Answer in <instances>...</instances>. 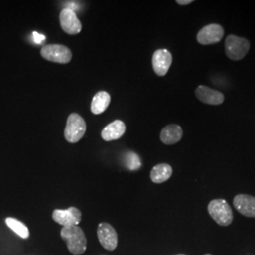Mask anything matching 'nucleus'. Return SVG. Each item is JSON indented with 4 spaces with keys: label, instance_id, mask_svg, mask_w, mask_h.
I'll return each instance as SVG.
<instances>
[{
    "label": "nucleus",
    "instance_id": "6",
    "mask_svg": "<svg viewBox=\"0 0 255 255\" xmlns=\"http://www.w3.org/2000/svg\"><path fill=\"white\" fill-rule=\"evenodd\" d=\"M224 36V29L218 24H210L202 27L197 34V41L201 45H213L221 41Z\"/></svg>",
    "mask_w": 255,
    "mask_h": 255
},
{
    "label": "nucleus",
    "instance_id": "10",
    "mask_svg": "<svg viewBox=\"0 0 255 255\" xmlns=\"http://www.w3.org/2000/svg\"><path fill=\"white\" fill-rule=\"evenodd\" d=\"M172 64V55L167 49H158L152 56V67L158 76H165Z\"/></svg>",
    "mask_w": 255,
    "mask_h": 255
},
{
    "label": "nucleus",
    "instance_id": "2",
    "mask_svg": "<svg viewBox=\"0 0 255 255\" xmlns=\"http://www.w3.org/2000/svg\"><path fill=\"white\" fill-rule=\"evenodd\" d=\"M208 213L220 226H229L234 219L233 211L225 200H213L208 204Z\"/></svg>",
    "mask_w": 255,
    "mask_h": 255
},
{
    "label": "nucleus",
    "instance_id": "9",
    "mask_svg": "<svg viewBox=\"0 0 255 255\" xmlns=\"http://www.w3.org/2000/svg\"><path fill=\"white\" fill-rule=\"evenodd\" d=\"M60 23L63 30L67 34L75 35L82 31V23L72 9L66 8L61 11Z\"/></svg>",
    "mask_w": 255,
    "mask_h": 255
},
{
    "label": "nucleus",
    "instance_id": "22",
    "mask_svg": "<svg viewBox=\"0 0 255 255\" xmlns=\"http://www.w3.org/2000/svg\"></svg>",
    "mask_w": 255,
    "mask_h": 255
},
{
    "label": "nucleus",
    "instance_id": "14",
    "mask_svg": "<svg viewBox=\"0 0 255 255\" xmlns=\"http://www.w3.org/2000/svg\"><path fill=\"white\" fill-rule=\"evenodd\" d=\"M161 141L165 145H174L182 137V128L179 125H167L161 131Z\"/></svg>",
    "mask_w": 255,
    "mask_h": 255
},
{
    "label": "nucleus",
    "instance_id": "13",
    "mask_svg": "<svg viewBox=\"0 0 255 255\" xmlns=\"http://www.w3.org/2000/svg\"><path fill=\"white\" fill-rule=\"evenodd\" d=\"M126 131V125L121 120H115L104 128L101 131V137L105 141L118 140L123 136Z\"/></svg>",
    "mask_w": 255,
    "mask_h": 255
},
{
    "label": "nucleus",
    "instance_id": "11",
    "mask_svg": "<svg viewBox=\"0 0 255 255\" xmlns=\"http://www.w3.org/2000/svg\"><path fill=\"white\" fill-rule=\"evenodd\" d=\"M235 208L243 216L255 218V198L246 194L237 195L234 199Z\"/></svg>",
    "mask_w": 255,
    "mask_h": 255
},
{
    "label": "nucleus",
    "instance_id": "7",
    "mask_svg": "<svg viewBox=\"0 0 255 255\" xmlns=\"http://www.w3.org/2000/svg\"><path fill=\"white\" fill-rule=\"evenodd\" d=\"M52 218L55 222L63 227L78 226L82 221V212L76 207H70L66 210L56 209L52 214Z\"/></svg>",
    "mask_w": 255,
    "mask_h": 255
},
{
    "label": "nucleus",
    "instance_id": "12",
    "mask_svg": "<svg viewBox=\"0 0 255 255\" xmlns=\"http://www.w3.org/2000/svg\"><path fill=\"white\" fill-rule=\"evenodd\" d=\"M196 96L201 102L208 105H220L224 101V95L221 92L204 85H200L196 89Z\"/></svg>",
    "mask_w": 255,
    "mask_h": 255
},
{
    "label": "nucleus",
    "instance_id": "16",
    "mask_svg": "<svg viewBox=\"0 0 255 255\" xmlns=\"http://www.w3.org/2000/svg\"><path fill=\"white\" fill-rule=\"evenodd\" d=\"M110 102H111V97L107 92L101 91L97 93L92 101V113L94 115H101L108 108Z\"/></svg>",
    "mask_w": 255,
    "mask_h": 255
},
{
    "label": "nucleus",
    "instance_id": "4",
    "mask_svg": "<svg viewBox=\"0 0 255 255\" xmlns=\"http://www.w3.org/2000/svg\"><path fill=\"white\" fill-rule=\"evenodd\" d=\"M86 131V123L78 114H71L66 122L64 137L69 143H77L82 139Z\"/></svg>",
    "mask_w": 255,
    "mask_h": 255
},
{
    "label": "nucleus",
    "instance_id": "5",
    "mask_svg": "<svg viewBox=\"0 0 255 255\" xmlns=\"http://www.w3.org/2000/svg\"><path fill=\"white\" fill-rule=\"evenodd\" d=\"M41 55L49 62L68 64L72 59L71 50L63 45H46L41 49Z\"/></svg>",
    "mask_w": 255,
    "mask_h": 255
},
{
    "label": "nucleus",
    "instance_id": "21",
    "mask_svg": "<svg viewBox=\"0 0 255 255\" xmlns=\"http://www.w3.org/2000/svg\"></svg>",
    "mask_w": 255,
    "mask_h": 255
},
{
    "label": "nucleus",
    "instance_id": "8",
    "mask_svg": "<svg viewBox=\"0 0 255 255\" xmlns=\"http://www.w3.org/2000/svg\"><path fill=\"white\" fill-rule=\"evenodd\" d=\"M98 237L101 246L107 251H114L119 244L118 233L109 223H101L98 228Z\"/></svg>",
    "mask_w": 255,
    "mask_h": 255
},
{
    "label": "nucleus",
    "instance_id": "3",
    "mask_svg": "<svg viewBox=\"0 0 255 255\" xmlns=\"http://www.w3.org/2000/svg\"><path fill=\"white\" fill-rule=\"evenodd\" d=\"M250 50V42L242 37L229 35L225 41V52L233 61L242 60Z\"/></svg>",
    "mask_w": 255,
    "mask_h": 255
},
{
    "label": "nucleus",
    "instance_id": "1",
    "mask_svg": "<svg viewBox=\"0 0 255 255\" xmlns=\"http://www.w3.org/2000/svg\"><path fill=\"white\" fill-rule=\"evenodd\" d=\"M61 237L66 242L68 251L75 255H82L87 248V239L84 232L79 226L63 227Z\"/></svg>",
    "mask_w": 255,
    "mask_h": 255
},
{
    "label": "nucleus",
    "instance_id": "19",
    "mask_svg": "<svg viewBox=\"0 0 255 255\" xmlns=\"http://www.w3.org/2000/svg\"><path fill=\"white\" fill-rule=\"evenodd\" d=\"M33 38H34V40H35L37 44H40L41 42H43L46 39V37L44 36V35H41V34H39L37 32H33Z\"/></svg>",
    "mask_w": 255,
    "mask_h": 255
},
{
    "label": "nucleus",
    "instance_id": "17",
    "mask_svg": "<svg viewBox=\"0 0 255 255\" xmlns=\"http://www.w3.org/2000/svg\"><path fill=\"white\" fill-rule=\"evenodd\" d=\"M6 224L9 229H11L16 235H18L19 237H22L23 239H27L29 237V232L27 226L17 219L8 218L6 219Z\"/></svg>",
    "mask_w": 255,
    "mask_h": 255
},
{
    "label": "nucleus",
    "instance_id": "18",
    "mask_svg": "<svg viewBox=\"0 0 255 255\" xmlns=\"http://www.w3.org/2000/svg\"><path fill=\"white\" fill-rule=\"evenodd\" d=\"M125 164L129 170H137L141 167V160L134 152H128L125 157Z\"/></svg>",
    "mask_w": 255,
    "mask_h": 255
},
{
    "label": "nucleus",
    "instance_id": "20",
    "mask_svg": "<svg viewBox=\"0 0 255 255\" xmlns=\"http://www.w3.org/2000/svg\"><path fill=\"white\" fill-rule=\"evenodd\" d=\"M177 3L179 5H182V6H185V5H189L193 3V0H177Z\"/></svg>",
    "mask_w": 255,
    "mask_h": 255
},
{
    "label": "nucleus",
    "instance_id": "15",
    "mask_svg": "<svg viewBox=\"0 0 255 255\" xmlns=\"http://www.w3.org/2000/svg\"><path fill=\"white\" fill-rule=\"evenodd\" d=\"M172 167L168 164H159L155 165L150 172V179L155 183H162L169 180L172 176Z\"/></svg>",
    "mask_w": 255,
    "mask_h": 255
}]
</instances>
